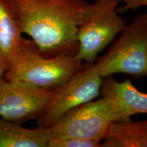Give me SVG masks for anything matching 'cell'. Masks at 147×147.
<instances>
[{
	"mask_svg": "<svg viewBox=\"0 0 147 147\" xmlns=\"http://www.w3.org/2000/svg\"><path fill=\"white\" fill-rule=\"evenodd\" d=\"M53 91L2 78L0 80V117L21 124L38 118Z\"/></svg>",
	"mask_w": 147,
	"mask_h": 147,
	"instance_id": "cell-7",
	"label": "cell"
},
{
	"mask_svg": "<svg viewBox=\"0 0 147 147\" xmlns=\"http://www.w3.org/2000/svg\"><path fill=\"white\" fill-rule=\"evenodd\" d=\"M8 0H0V77L3 78L21 47L23 37Z\"/></svg>",
	"mask_w": 147,
	"mask_h": 147,
	"instance_id": "cell-8",
	"label": "cell"
},
{
	"mask_svg": "<svg viewBox=\"0 0 147 147\" xmlns=\"http://www.w3.org/2000/svg\"><path fill=\"white\" fill-rule=\"evenodd\" d=\"M53 136L49 127L29 129L0 117V147H48Z\"/></svg>",
	"mask_w": 147,
	"mask_h": 147,
	"instance_id": "cell-10",
	"label": "cell"
},
{
	"mask_svg": "<svg viewBox=\"0 0 147 147\" xmlns=\"http://www.w3.org/2000/svg\"><path fill=\"white\" fill-rule=\"evenodd\" d=\"M119 0H97L89 18L79 27L78 52L75 57L87 63H94L104 51L126 27L119 14Z\"/></svg>",
	"mask_w": 147,
	"mask_h": 147,
	"instance_id": "cell-5",
	"label": "cell"
},
{
	"mask_svg": "<svg viewBox=\"0 0 147 147\" xmlns=\"http://www.w3.org/2000/svg\"><path fill=\"white\" fill-rule=\"evenodd\" d=\"M119 1L123 3V5L117 9L119 12L136 10L142 6H147V0H119Z\"/></svg>",
	"mask_w": 147,
	"mask_h": 147,
	"instance_id": "cell-13",
	"label": "cell"
},
{
	"mask_svg": "<svg viewBox=\"0 0 147 147\" xmlns=\"http://www.w3.org/2000/svg\"><path fill=\"white\" fill-rule=\"evenodd\" d=\"M131 120L113 99L102 97L77 106L49 127L53 136L74 137L102 142L110 125Z\"/></svg>",
	"mask_w": 147,
	"mask_h": 147,
	"instance_id": "cell-4",
	"label": "cell"
},
{
	"mask_svg": "<svg viewBox=\"0 0 147 147\" xmlns=\"http://www.w3.org/2000/svg\"><path fill=\"white\" fill-rule=\"evenodd\" d=\"M95 66L102 78L115 74L129 75L136 80L147 77V12L127 24Z\"/></svg>",
	"mask_w": 147,
	"mask_h": 147,
	"instance_id": "cell-3",
	"label": "cell"
},
{
	"mask_svg": "<svg viewBox=\"0 0 147 147\" xmlns=\"http://www.w3.org/2000/svg\"><path fill=\"white\" fill-rule=\"evenodd\" d=\"M100 146L147 147V119L113 123Z\"/></svg>",
	"mask_w": 147,
	"mask_h": 147,
	"instance_id": "cell-11",
	"label": "cell"
},
{
	"mask_svg": "<svg viewBox=\"0 0 147 147\" xmlns=\"http://www.w3.org/2000/svg\"><path fill=\"white\" fill-rule=\"evenodd\" d=\"M101 142L89 139L74 137L53 136L48 147H99Z\"/></svg>",
	"mask_w": 147,
	"mask_h": 147,
	"instance_id": "cell-12",
	"label": "cell"
},
{
	"mask_svg": "<svg viewBox=\"0 0 147 147\" xmlns=\"http://www.w3.org/2000/svg\"><path fill=\"white\" fill-rule=\"evenodd\" d=\"M103 78L95 63L84 62L79 70L53 91L49 102L38 116L40 127H50L66 113L101 95Z\"/></svg>",
	"mask_w": 147,
	"mask_h": 147,
	"instance_id": "cell-6",
	"label": "cell"
},
{
	"mask_svg": "<svg viewBox=\"0 0 147 147\" xmlns=\"http://www.w3.org/2000/svg\"><path fill=\"white\" fill-rule=\"evenodd\" d=\"M1 78H1V77H0V80H1Z\"/></svg>",
	"mask_w": 147,
	"mask_h": 147,
	"instance_id": "cell-14",
	"label": "cell"
},
{
	"mask_svg": "<svg viewBox=\"0 0 147 147\" xmlns=\"http://www.w3.org/2000/svg\"><path fill=\"white\" fill-rule=\"evenodd\" d=\"M22 33L32 38L44 56L78 52L79 27L89 17L86 0H8Z\"/></svg>",
	"mask_w": 147,
	"mask_h": 147,
	"instance_id": "cell-1",
	"label": "cell"
},
{
	"mask_svg": "<svg viewBox=\"0 0 147 147\" xmlns=\"http://www.w3.org/2000/svg\"><path fill=\"white\" fill-rule=\"evenodd\" d=\"M101 95L116 101L129 118L137 114H147V94L137 89L129 79L118 82L112 76L105 77Z\"/></svg>",
	"mask_w": 147,
	"mask_h": 147,
	"instance_id": "cell-9",
	"label": "cell"
},
{
	"mask_svg": "<svg viewBox=\"0 0 147 147\" xmlns=\"http://www.w3.org/2000/svg\"><path fill=\"white\" fill-rule=\"evenodd\" d=\"M84 62L73 55L44 56L32 40L23 38L3 78L54 91L77 72Z\"/></svg>",
	"mask_w": 147,
	"mask_h": 147,
	"instance_id": "cell-2",
	"label": "cell"
}]
</instances>
